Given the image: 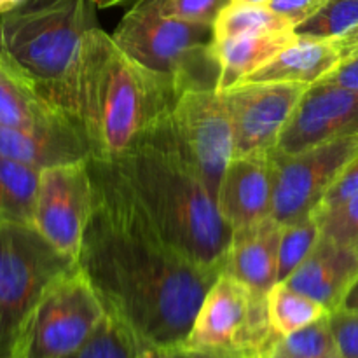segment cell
<instances>
[{
	"label": "cell",
	"instance_id": "obj_1",
	"mask_svg": "<svg viewBox=\"0 0 358 358\" xmlns=\"http://www.w3.org/2000/svg\"><path fill=\"white\" fill-rule=\"evenodd\" d=\"M87 168L94 199L79 269L105 310L126 322L142 345L182 348L222 268L196 264L164 243L108 161L90 157Z\"/></svg>",
	"mask_w": 358,
	"mask_h": 358
},
{
	"label": "cell",
	"instance_id": "obj_2",
	"mask_svg": "<svg viewBox=\"0 0 358 358\" xmlns=\"http://www.w3.org/2000/svg\"><path fill=\"white\" fill-rule=\"evenodd\" d=\"M180 94L171 84L133 62L112 35L86 31L77 73V121L91 157L112 161L150 135Z\"/></svg>",
	"mask_w": 358,
	"mask_h": 358
},
{
	"label": "cell",
	"instance_id": "obj_3",
	"mask_svg": "<svg viewBox=\"0 0 358 358\" xmlns=\"http://www.w3.org/2000/svg\"><path fill=\"white\" fill-rule=\"evenodd\" d=\"M108 163L164 243L196 264L224 269L233 229L205 182L178 154L142 142Z\"/></svg>",
	"mask_w": 358,
	"mask_h": 358
},
{
	"label": "cell",
	"instance_id": "obj_4",
	"mask_svg": "<svg viewBox=\"0 0 358 358\" xmlns=\"http://www.w3.org/2000/svg\"><path fill=\"white\" fill-rule=\"evenodd\" d=\"M94 7L93 0H24L0 16L2 58L73 121L80 49L86 31L96 27Z\"/></svg>",
	"mask_w": 358,
	"mask_h": 358
},
{
	"label": "cell",
	"instance_id": "obj_5",
	"mask_svg": "<svg viewBox=\"0 0 358 358\" xmlns=\"http://www.w3.org/2000/svg\"><path fill=\"white\" fill-rule=\"evenodd\" d=\"M112 38L133 62L171 84L180 96L187 91H219L213 24L170 16L163 0H136Z\"/></svg>",
	"mask_w": 358,
	"mask_h": 358
},
{
	"label": "cell",
	"instance_id": "obj_6",
	"mask_svg": "<svg viewBox=\"0 0 358 358\" xmlns=\"http://www.w3.org/2000/svg\"><path fill=\"white\" fill-rule=\"evenodd\" d=\"M77 266L31 224L0 220V358L20 357L37 304L56 280Z\"/></svg>",
	"mask_w": 358,
	"mask_h": 358
},
{
	"label": "cell",
	"instance_id": "obj_7",
	"mask_svg": "<svg viewBox=\"0 0 358 358\" xmlns=\"http://www.w3.org/2000/svg\"><path fill=\"white\" fill-rule=\"evenodd\" d=\"M280 336L273 331L266 296L233 276L222 275L210 287L182 348L217 357H268Z\"/></svg>",
	"mask_w": 358,
	"mask_h": 358
},
{
	"label": "cell",
	"instance_id": "obj_8",
	"mask_svg": "<svg viewBox=\"0 0 358 358\" xmlns=\"http://www.w3.org/2000/svg\"><path fill=\"white\" fill-rule=\"evenodd\" d=\"M143 142L178 154L217 199L224 171L234 157L233 122L220 91L184 93Z\"/></svg>",
	"mask_w": 358,
	"mask_h": 358
},
{
	"label": "cell",
	"instance_id": "obj_9",
	"mask_svg": "<svg viewBox=\"0 0 358 358\" xmlns=\"http://www.w3.org/2000/svg\"><path fill=\"white\" fill-rule=\"evenodd\" d=\"M103 303L83 271L56 280L35 308L17 358H63L76 352L105 317Z\"/></svg>",
	"mask_w": 358,
	"mask_h": 358
},
{
	"label": "cell",
	"instance_id": "obj_10",
	"mask_svg": "<svg viewBox=\"0 0 358 358\" xmlns=\"http://www.w3.org/2000/svg\"><path fill=\"white\" fill-rule=\"evenodd\" d=\"M358 156V135L343 136L294 154L273 152V219L280 226L301 222L320 208L345 168Z\"/></svg>",
	"mask_w": 358,
	"mask_h": 358
},
{
	"label": "cell",
	"instance_id": "obj_11",
	"mask_svg": "<svg viewBox=\"0 0 358 358\" xmlns=\"http://www.w3.org/2000/svg\"><path fill=\"white\" fill-rule=\"evenodd\" d=\"M93 199L87 159L44 168L38 178L31 224L52 247L77 261L93 212Z\"/></svg>",
	"mask_w": 358,
	"mask_h": 358
},
{
	"label": "cell",
	"instance_id": "obj_12",
	"mask_svg": "<svg viewBox=\"0 0 358 358\" xmlns=\"http://www.w3.org/2000/svg\"><path fill=\"white\" fill-rule=\"evenodd\" d=\"M306 90L299 83H243L220 91L233 122L234 156L275 152Z\"/></svg>",
	"mask_w": 358,
	"mask_h": 358
},
{
	"label": "cell",
	"instance_id": "obj_13",
	"mask_svg": "<svg viewBox=\"0 0 358 358\" xmlns=\"http://www.w3.org/2000/svg\"><path fill=\"white\" fill-rule=\"evenodd\" d=\"M350 135H358V91L320 80L304 91L276 150L301 152Z\"/></svg>",
	"mask_w": 358,
	"mask_h": 358
},
{
	"label": "cell",
	"instance_id": "obj_14",
	"mask_svg": "<svg viewBox=\"0 0 358 358\" xmlns=\"http://www.w3.org/2000/svg\"><path fill=\"white\" fill-rule=\"evenodd\" d=\"M275 163L271 154L234 156L217 194V208L231 229L255 226L273 217Z\"/></svg>",
	"mask_w": 358,
	"mask_h": 358
},
{
	"label": "cell",
	"instance_id": "obj_15",
	"mask_svg": "<svg viewBox=\"0 0 358 358\" xmlns=\"http://www.w3.org/2000/svg\"><path fill=\"white\" fill-rule=\"evenodd\" d=\"M358 278V254L320 234L308 257L283 283L334 313Z\"/></svg>",
	"mask_w": 358,
	"mask_h": 358
},
{
	"label": "cell",
	"instance_id": "obj_16",
	"mask_svg": "<svg viewBox=\"0 0 358 358\" xmlns=\"http://www.w3.org/2000/svg\"><path fill=\"white\" fill-rule=\"evenodd\" d=\"M282 226L266 219L255 226L233 231L222 273L233 276L261 296L278 283V245Z\"/></svg>",
	"mask_w": 358,
	"mask_h": 358
},
{
	"label": "cell",
	"instance_id": "obj_17",
	"mask_svg": "<svg viewBox=\"0 0 358 358\" xmlns=\"http://www.w3.org/2000/svg\"><path fill=\"white\" fill-rule=\"evenodd\" d=\"M0 156L44 170L90 159L91 150L79 124L58 128L0 126Z\"/></svg>",
	"mask_w": 358,
	"mask_h": 358
},
{
	"label": "cell",
	"instance_id": "obj_18",
	"mask_svg": "<svg viewBox=\"0 0 358 358\" xmlns=\"http://www.w3.org/2000/svg\"><path fill=\"white\" fill-rule=\"evenodd\" d=\"M341 63L334 41H318L296 35L276 58L252 73L245 83H299L311 86Z\"/></svg>",
	"mask_w": 358,
	"mask_h": 358
},
{
	"label": "cell",
	"instance_id": "obj_19",
	"mask_svg": "<svg viewBox=\"0 0 358 358\" xmlns=\"http://www.w3.org/2000/svg\"><path fill=\"white\" fill-rule=\"evenodd\" d=\"M294 38V31H264L215 41V51L220 62L219 91L243 84L252 73L276 58Z\"/></svg>",
	"mask_w": 358,
	"mask_h": 358
},
{
	"label": "cell",
	"instance_id": "obj_20",
	"mask_svg": "<svg viewBox=\"0 0 358 358\" xmlns=\"http://www.w3.org/2000/svg\"><path fill=\"white\" fill-rule=\"evenodd\" d=\"M79 124L52 108L0 55V126L7 128H58Z\"/></svg>",
	"mask_w": 358,
	"mask_h": 358
},
{
	"label": "cell",
	"instance_id": "obj_21",
	"mask_svg": "<svg viewBox=\"0 0 358 358\" xmlns=\"http://www.w3.org/2000/svg\"><path fill=\"white\" fill-rule=\"evenodd\" d=\"M41 171L30 164L0 156V220L2 222H34Z\"/></svg>",
	"mask_w": 358,
	"mask_h": 358
},
{
	"label": "cell",
	"instance_id": "obj_22",
	"mask_svg": "<svg viewBox=\"0 0 358 358\" xmlns=\"http://www.w3.org/2000/svg\"><path fill=\"white\" fill-rule=\"evenodd\" d=\"M266 303L271 327L278 336H289L331 315L317 301L290 289L283 282L269 290Z\"/></svg>",
	"mask_w": 358,
	"mask_h": 358
},
{
	"label": "cell",
	"instance_id": "obj_23",
	"mask_svg": "<svg viewBox=\"0 0 358 358\" xmlns=\"http://www.w3.org/2000/svg\"><path fill=\"white\" fill-rule=\"evenodd\" d=\"M142 343L126 322L105 313L90 338L63 358H138Z\"/></svg>",
	"mask_w": 358,
	"mask_h": 358
},
{
	"label": "cell",
	"instance_id": "obj_24",
	"mask_svg": "<svg viewBox=\"0 0 358 358\" xmlns=\"http://www.w3.org/2000/svg\"><path fill=\"white\" fill-rule=\"evenodd\" d=\"M215 41L236 37L243 34H264V31H294L285 17L278 16L268 6H252V3L231 2L220 13L213 24Z\"/></svg>",
	"mask_w": 358,
	"mask_h": 358
},
{
	"label": "cell",
	"instance_id": "obj_25",
	"mask_svg": "<svg viewBox=\"0 0 358 358\" xmlns=\"http://www.w3.org/2000/svg\"><path fill=\"white\" fill-rule=\"evenodd\" d=\"M266 358H343L336 345L329 317L320 318L315 324L280 336L269 350Z\"/></svg>",
	"mask_w": 358,
	"mask_h": 358
},
{
	"label": "cell",
	"instance_id": "obj_26",
	"mask_svg": "<svg viewBox=\"0 0 358 358\" xmlns=\"http://www.w3.org/2000/svg\"><path fill=\"white\" fill-rule=\"evenodd\" d=\"M358 27V0H325L324 6L294 28L299 37L336 41Z\"/></svg>",
	"mask_w": 358,
	"mask_h": 358
},
{
	"label": "cell",
	"instance_id": "obj_27",
	"mask_svg": "<svg viewBox=\"0 0 358 358\" xmlns=\"http://www.w3.org/2000/svg\"><path fill=\"white\" fill-rule=\"evenodd\" d=\"M322 231L318 220L310 217L301 222L282 226L278 245V283L285 282L301 262L308 257L311 248L320 238Z\"/></svg>",
	"mask_w": 358,
	"mask_h": 358
},
{
	"label": "cell",
	"instance_id": "obj_28",
	"mask_svg": "<svg viewBox=\"0 0 358 358\" xmlns=\"http://www.w3.org/2000/svg\"><path fill=\"white\" fill-rule=\"evenodd\" d=\"M315 219L318 220L322 234L353 248L358 254V194L336 208L318 212Z\"/></svg>",
	"mask_w": 358,
	"mask_h": 358
},
{
	"label": "cell",
	"instance_id": "obj_29",
	"mask_svg": "<svg viewBox=\"0 0 358 358\" xmlns=\"http://www.w3.org/2000/svg\"><path fill=\"white\" fill-rule=\"evenodd\" d=\"M231 2L233 0H163V7L170 16L192 23L215 24Z\"/></svg>",
	"mask_w": 358,
	"mask_h": 358
},
{
	"label": "cell",
	"instance_id": "obj_30",
	"mask_svg": "<svg viewBox=\"0 0 358 358\" xmlns=\"http://www.w3.org/2000/svg\"><path fill=\"white\" fill-rule=\"evenodd\" d=\"M332 334L343 358H358V310H338L329 315Z\"/></svg>",
	"mask_w": 358,
	"mask_h": 358
},
{
	"label": "cell",
	"instance_id": "obj_31",
	"mask_svg": "<svg viewBox=\"0 0 358 358\" xmlns=\"http://www.w3.org/2000/svg\"><path fill=\"white\" fill-rule=\"evenodd\" d=\"M357 194H358V156L345 168V171L339 175L336 184L332 185L331 191L327 192V196H325L324 201H322L318 212H325V210L336 208V206L343 205V203L355 198ZM317 213H315V215H317Z\"/></svg>",
	"mask_w": 358,
	"mask_h": 358
},
{
	"label": "cell",
	"instance_id": "obj_32",
	"mask_svg": "<svg viewBox=\"0 0 358 358\" xmlns=\"http://www.w3.org/2000/svg\"><path fill=\"white\" fill-rule=\"evenodd\" d=\"M324 2L325 0H269L268 7L278 16L285 17L296 28L297 24L313 16L324 6Z\"/></svg>",
	"mask_w": 358,
	"mask_h": 358
},
{
	"label": "cell",
	"instance_id": "obj_33",
	"mask_svg": "<svg viewBox=\"0 0 358 358\" xmlns=\"http://www.w3.org/2000/svg\"><path fill=\"white\" fill-rule=\"evenodd\" d=\"M325 83L358 91V55L339 63L331 73L324 77Z\"/></svg>",
	"mask_w": 358,
	"mask_h": 358
},
{
	"label": "cell",
	"instance_id": "obj_34",
	"mask_svg": "<svg viewBox=\"0 0 358 358\" xmlns=\"http://www.w3.org/2000/svg\"><path fill=\"white\" fill-rule=\"evenodd\" d=\"M336 45L339 49V55H341V62L352 58V56L358 55V27L353 28L352 31H348L346 35H343L341 38H336Z\"/></svg>",
	"mask_w": 358,
	"mask_h": 358
},
{
	"label": "cell",
	"instance_id": "obj_35",
	"mask_svg": "<svg viewBox=\"0 0 358 358\" xmlns=\"http://www.w3.org/2000/svg\"><path fill=\"white\" fill-rule=\"evenodd\" d=\"M339 310H358V278L352 285V289L348 290Z\"/></svg>",
	"mask_w": 358,
	"mask_h": 358
},
{
	"label": "cell",
	"instance_id": "obj_36",
	"mask_svg": "<svg viewBox=\"0 0 358 358\" xmlns=\"http://www.w3.org/2000/svg\"><path fill=\"white\" fill-rule=\"evenodd\" d=\"M138 358H170V355H168V352H164V350L142 345V350H140Z\"/></svg>",
	"mask_w": 358,
	"mask_h": 358
},
{
	"label": "cell",
	"instance_id": "obj_37",
	"mask_svg": "<svg viewBox=\"0 0 358 358\" xmlns=\"http://www.w3.org/2000/svg\"><path fill=\"white\" fill-rule=\"evenodd\" d=\"M21 2H24V0H0V16L9 13V10L14 9V7L20 6Z\"/></svg>",
	"mask_w": 358,
	"mask_h": 358
},
{
	"label": "cell",
	"instance_id": "obj_38",
	"mask_svg": "<svg viewBox=\"0 0 358 358\" xmlns=\"http://www.w3.org/2000/svg\"><path fill=\"white\" fill-rule=\"evenodd\" d=\"M93 2L98 9H107V7H115L119 3H124L126 0H93Z\"/></svg>",
	"mask_w": 358,
	"mask_h": 358
},
{
	"label": "cell",
	"instance_id": "obj_39",
	"mask_svg": "<svg viewBox=\"0 0 358 358\" xmlns=\"http://www.w3.org/2000/svg\"><path fill=\"white\" fill-rule=\"evenodd\" d=\"M184 352V350H182ZM187 353L189 358H261V357H217V355H201V353Z\"/></svg>",
	"mask_w": 358,
	"mask_h": 358
},
{
	"label": "cell",
	"instance_id": "obj_40",
	"mask_svg": "<svg viewBox=\"0 0 358 358\" xmlns=\"http://www.w3.org/2000/svg\"><path fill=\"white\" fill-rule=\"evenodd\" d=\"M238 3H252V6H268L269 0H233Z\"/></svg>",
	"mask_w": 358,
	"mask_h": 358
},
{
	"label": "cell",
	"instance_id": "obj_41",
	"mask_svg": "<svg viewBox=\"0 0 358 358\" xmlns=\"http://www.w3.org/2000/svg\"><path fill=\"white\" fill-rule=\"evenodd\" d=\"M168 355L170 358H189L187 353L182 352V350H171V352H168Z\"/></svg>",
	"mask_w": 358,
	"mask_h": 358
}]
</instances>
